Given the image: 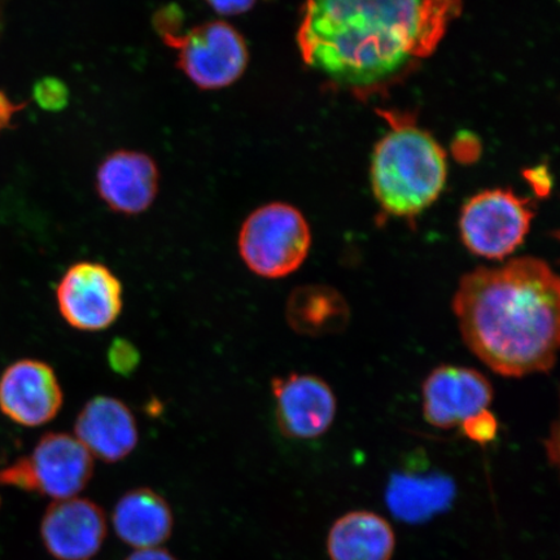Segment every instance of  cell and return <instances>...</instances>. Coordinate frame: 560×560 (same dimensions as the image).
<instances>
[{
    "label": "cell",
    "mask_w": 560,
    "mask_h": 560,
    "mask_svg": "<svg viewBox=\"0 0 560 560\" xmlns=\"http://www.w3.org/2000/svg\"><path fill=\"white\" fill-rule=\"evenodd\" d=\"M453 311L468 349L508 377L549 373L560 332V283L548 262L514 258L459 280Z\"/></svg>",
    "instance_id": "cell-1"
},
{
    "label": "cell",
    "mask_w": 560,
    "mask_h": 560,
    "mask_svg": "<svg viewBox=\"0 0 560 560\" xmlns=\"http://www.w3.org/2000/svg\"><path fill=\"white\" fill-rule=\"evenodd\" d=\"M436 0H307L298 34L306 62L369 86L400 70L425 39Z\"/></svg>",
    "instance_id": "cell-2"
},
{
    "label": "cell",
    "mask_w": 560,
    "mask_h": 560,
    "mask_svg": "<svg viewBox=\"0 0 560 560\" xmlns=\"http://www.w3.org/2000/svg\"><path fill=\"white\" fill-rule=\"evenodd\" d=\"M446 156L429 132L417 128L390 131L376 144L371 182L385 212L396 217L422 213L446 184Z\"/></svg>",
    "instance_id": "cell-3"
},
{
    "label": "cell",
    "mask_w": 560,
    "mask_h": 560,
    "mask_svg": "<svg viewBox=\"0 0 560 560\" xmlns=\"http://www.w3.org/2000/svg\"><path fill=\"white\" fill-rule=\"evenodd\" d=\"M311 228L300 210L285 202L257 208L243 222L237 248L243 262L266 279L289 277L310 255Z\"/></svg>",
    "instance_id": "cell-4"
},
{
    "label": "cell",
    "mask_w": 560,
    "mask_h": 560,
    "mask_svg": "<svg viewBox=\"0 0 560 560\" xmlns=\"http://www.w3.org/2000/svg\"><path fill=\"white\" fill-rule=\"evenodd\" d=\"M93 475V457L79 440L66 432H47L31 454L0 470V486L59 501L79 495Z\"/></svg>",
    "instance_id": "cell-5"
},
{
    "label": "cell",
    "mask_w": 560,
    "mask_h": 560,
    "mask_svg": "<svg viewBox=\"0 0 560 560\" xmlns=\"http://www.w3.org/2000/svg\"><path fill=\"white\" fill-rule=\"evenodd\" d=\"M177 54V67L196 88L217 91L240 81L248 68L243 34L225 20L207 21L191 30L160 35Z\"/></svg>",
    "instance_id": "cell-6"
},
{
    "label": "cell",
    "mask_w": 560,
    "mask_h": 560,
    "mask_svg": "<svg viewBox=\"0 0 560 560\" xmlns=\"http://www.w3.org/2000/svg\"><path fill=\"white\" fill-rule=\"evenodd\" d=\"M534 217L528 200L513 191H482L462 208V242L475 256L505 260L524 243Z\"/></svg>",
    "instance_id": "cell-7"
},
{
    "label": "cell",
    "mask_w": 560,
    "mask_h": 560,
    "mask_svg": "<svg viewBox=\"0 0 560 560\" xmlns=\"http://www.w3.org/2000/svg\"><path fill=\"white\" fill-rule=\"evenodd\" d=\"M124 289L114 272L100 262H77L56 287V304L67 324L79 331L107 330L122 312Z\"/></svg>",
    "instance_id": "cell-8"
},
{
    "label": "cell",
    "mask_w": 560,
    "mask_h": 560,
    "mask_svg": "<svg viewBox=\"0 0 560 560\" xmlns=\"http://www.w3.org/2000/svg\"><path fill=\"white\" fill-rule=\"evenodd\" d=\"M65 394L47 362L23 359L11 363L0 377V411L11 422L37 429L58 417Z\"/></svg>",
    "instance_id": "cell-9"
},
{
    "label": "cell",
    "mask_w": 560,
    "mask_h": 560,
    "mask_svg": "<svg viewBox=\"0 0 560 560\" xmlns=\"http://www.w3.org/2000/svg\"><path fill=\"white\" fill-rule=\"evenodd\" d=\"M276 418L284 436L317 439L330 430L338 402L330 385L310 374L277 376L271 382Z\"/></svg>",
    "instance_id": "cell-10"
},
{
    "label": "cell",
    "mask_w": 560,
    "mask_h": 560,
    "mask_svg": "<svg viewBox=\"0 0 560 560\" xmlns=\"http://www.w3.org/2000/svg\"><path fill=\"white\" fill-rule=\"evenodd\" d=\"M108 524L96 502L72 497L54 501L40 523L48 555L58 560H89L107 540Z\"/></svg>",
    "instance_id": "cell-11"
},
{
    "label": "cell",
    "mask_w": 560,
    "mask_h": 560,
    "mask_svg": "<svg viewBox=\"0 0 560 560\" xmlns=\"http://www.w3.org/2000/svg\"><path fill=\"white\" fill-rule=\"evenodd\" d=\"M422 396L427 423L452 430L467 418L487 410L493 400V388L479 371L446 365L427 376Z\"/></svg>",
    "instance_id": "cell-12"
},
{
    "label": "cell",
    "mask_w": 560,
    "mask_h": 560,
    "mask_svg": "<svg viewBox=\"0 0 560 560\" xmlns=\"http://www.w3.org/2000/svg\"><path fill=\"white\" fill-rule=\"evenodd\" d=\"M95 187L101 200L115 213L142 214L158 198L159 166L144 152L117 150L97 166Z\"/></svg>",
    "instance_id": "cell-13"
},
{
    "label": "cell",
    "mask_w": 560,
    "mask_h": 560,
    "mask_svg": "<svg viewBox=\"0 0 560 560\" xmlns=\"http://www.w3.org/2000/svg\"><path fill=\"white\" fill-rule=\"evenodd\" d=\"M74 433L91 457L107 464L129 457L139 441L137 419L128 405L110 396H96L83 406Z\"/></svg>",
    "instance_id": "cell-14"
},
{
    "label": "cell",
    "mask_w": 560,
    "mask_h": 560,
    "mask_svg": "<svg viewBox=\"0 0 560 560\" xmlns=\"http://www.w3.org/2000/svg\"><path fill=\"white\" fill-rule=\"evenodd\" d=\"M116 535L131 548H160L174 529L173 510L163 495L151 488L128 490L112 514Z\"/></svg>",
    "instance_id": "cell-15"
},
{
    "label": "cell",
    "mask_w": 560,
    "mask_h": 560,
    "mask_svg": "<svg viewBox=\"0 0 560 560\" xmlns=\"http://www.w3.org/2000/svg\"><path fill=\"white\" fill-rule=\"evenodd\" d=\"M454 481L440 472L401 471L392 476L385 502L398 521L419 524L452 506Z\"/></svg>",
    "instance_id": "cell-16"
},
{
    "label": "cell",
    "mask_w": 560,
    "mask_h": 560,
    "mask_svg": "<svg viewBox=\"0 0 560 560\" xmlns=\"http://www.w3.org/2000/svg\"><path fill=\"white\" fill-rule=\"evenodd\" d=\"M395 549L396 535L390 524L371 511H350L328 532L331 560H390Z\"/></svg>",
    "instance_id": "cell-17"
},
{
    "label": "cell",
    "mask_w": 560,
    "mask_h": 560,
    "mask_svg": "<svg viewBox=\"0 0 560 560\" xmlns=\"http://www.w3.org/2000/svg\"><path fill=\"white\" fill-rule=\"evenodd\" d=\"M285 318L293 331L320 338L345 330L350 311L346 299L332 287L306 284L291 292Z\"/></svg>",
    "instance_id": "cell-18"
},
{
    "label": "cell",
    "mask_w": 560,
    "mask_h": 560,
    "mask_svg": "<svg viewBox=\"0 0 560 560\" xmlns=\"http://www.w3.org/2000/svg\"><path fill=\"white\" fill-rule=\"evenodd\" d=\"M33 101L42 109L59 112L65 109L69 103V89L65 82L55 77H44L35 82Z\"/></svg>",
    "instance_id": "cell-19"
},
{
    "label": "cell",
    "mask_w": 560,
    "mask_h": 560,
    "mask_svg": "<svg viewBox=\"0 0 560 560\" xmlns=\"http://www.w3.org/2000/svg\"><path fill=\"white\" fill-rule=\"evenodd\" d=\"M107 360L114 373L130 376L139 366L140 353L131 341L116 338L108 348Z\"/></svg>",
    "instance_id": "cell-20"
},
{
    "label": "cell",
    "mask_w": 560,
    "mask_h": 560,
    "mask_svg": "<svg viewBox=\"0 0 560 560\" xmlns=\"http://www.w3.org/2000/svg\"><path fill=\"white\" fill-rule=\"evenodd\" d=\"M462 431L465 436L475 441L480 445H487L492 443L499 433V422L495 417L488 409L478 412L470 418H467L464 423L460 424Z\"/></svg>",
    "instance_id": "cell-21"
},
{
    "label": "cell",
    "mask_w": 560,
    "mask_h": 560,
    "mask_svg": "<svg viewBox=\"0 0 560 560\" xmlns=\"http://www.w3.org/2000/svg\"><path fill=\"white\" fill-rule=\"evenodd\" d=\"M257 0H206V3L220 16L243 15L254 9Z\"/></svg>",
    "instance_id": "cell-22"
},
{
    "label": "cell",
    "mask_w": 560,
    "mask_h": 560,
    "mask_svg": "<svg viewBox=\"0 0 560 560\" xmlns=\"http://www.w3.org/2000/svg\"><path fill=\"white\" fill-rule=\"evenodd\" d=\"M26 104L12 102L11 97L0 90V131L12 128L13 118L26 107Z\"/></svg>",
    "instance_id": "cell-23"
},
{
    "label": "cell",
    "mask_w": 560,
    "mask_h": 560,
    "mask_svg": "<svg viewBox=\"0 0 560 560\" xmlns=\"http://www.w3.org/2000/svg\"><path fill=\"white\" fill-rule=\"evenodd\" d=\"M125 560H178L163 548L138 549Z\"/></svg>",
    "instance_id": "cell-24"
},
{
    "label": "cell",
    "mask_w": 560,
    "mask_h": 560,
    "mask_svg": "<svg viewBox=\"0 0 560 560\" xmlns=\"http://www.w3.org/2000/svg\"><path fill=\"white\" fill-rule=\"evenodd\" d=\"M528 180L532 185H534V188L536 192L540 196L548 195L551 188L550 178L548 171L545 170V167H538L536 171L529 172Z\"/></svg>",
    "instance_id": "cell-25"
}]
</instances>
